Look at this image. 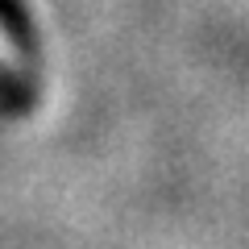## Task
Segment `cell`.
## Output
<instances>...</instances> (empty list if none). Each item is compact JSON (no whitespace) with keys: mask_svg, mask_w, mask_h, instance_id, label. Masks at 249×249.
Masks as SVG:
<instances>
[{"mask_svg":"<svg viewBox=\"0 0 249 249\" xmlns=\"http://www.w3.org/2000/svg\"><path fill=\"white\" fill-rule=\"evenodd\" d=\"M4 58H9V50H4V34H0V62H4Z\"/></svg>","mask_w":249,"mask_h":249,"instance_id":"6da1fadb","label":"cell"}]
</instances>
